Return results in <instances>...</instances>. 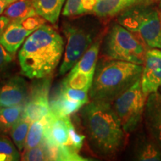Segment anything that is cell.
I'll list each match as a JSON object with an SVG mask.
<instances>
[{
    "instance_id": "6",
    "label": "cell",
    "mask_w": 161,
    "mask_h": 161,
    "mask_svg": "<svg viewBox=\"0 0 161 161\" xmlns=\"http://www.w3.org/2000/svg\"><path fill=\"white\" fill-rule=\"evenodd\" d=\"M146 99L139 79L114 102L113 108L126 134L135 131L140 126L144 116Z\"/></svg>"
},
{
    "instance_id": "27",
    "label": "cell",
    "mask_w": 161,
    "mask_h": 161,
    "mask_svg": "<svg viewBox=\"0 0 161 161\" xmlns=\"http://www.w3.org/2000/svg\"><path fill=\"white\" fill-rule=\"evenodd\" d=\"M14 55L0 43V78H3V75L9 69L13 62Z\"/></svg>"
},
{
    "instance_id": "10",
    "label": "cell",
    "mask_w": 161,
    "mask_h": 161,
    "mask_svg": "<svg viewBox=\"0 0 161 161\" xmlns=\"http://www.w3.org/2000/svg\"><path fill=\"white\" fill-rule=\"evenodd\" d=\"M46 118L44 142L52 146H65L72 148L70 145V130L73 124L70 119L68 116H56L51 111Z\"/></svg>"
},
{
    "instance_id": "29",
    "label": "cell",
    "mask_w": 161,
    "mask_h": 161,
    "mask_svg": "<svg viewBox=\"0 0 161 161\" xmlns=\"http://www.w3.org/2000/svg\"><path fill=\"white\" fill-rule=\"evenodd\" d=\"M81 0H67L62 14L64 17L77 16Z\"/></svg>"
},
{
    "instance_id": "18",
    "label": "cell",
    "mask_w": 161,
    "mask_h": 161,
    "mask_svg": "<svg viewBox=\"0 0 161 161\" xmlns=\"http://www.w3.org/2000/svg\"><path fill=\"white\" fill-rule=\"evenodd\" d=\"M83 103L69 99L59 92L56 98L50 102V111L58 116H69L82 108Z\"/></svg>"
},
{
    "instance_id": "26",
    "label": "cell",
    "mask_w": 161,
    "mask_h": 161,
    "mask_svg": "<svg viewBox=\"0 0 161 161\" xmlns=\"http://www.w3.org/2000/svg\"><path fill=\"white\" fill-rule=\"evenodd\" d=\"M59 92L69 99L80 102L84 104H87L90 101L89 93H88V91H85V90L73 89V88L61 86Z\"/></svg>"
},
{
    "instance_id": "28",
    "label": "cell",
    "mask_w": 161,
    "mask_h": 161,
    "mask_svg": "<svg viewBox=\"0 0 161 161\" xmlns=\"http://www.w3.org/2000/svg\"><path fill=\"white\" fill-rule=\"evenodd\" d=\"M85 137V136L82 135L77 131L74 125L72 126L71 130H70V145L72 148L79 152L83 146Z\"/></svg>"
},
{
    "instance_id": "13",
    "label": "cell",
    "mask_w": 161,
    "mask_h": 161,
    "mask_svg": "<svg viewBox=\"0 0 161 161\" xmlns=\"http://www.w3.org/2000/svg\"><path fill=\"white\" fill-rule=\"evenodd\" d=\"M33 31L24 27L21 23L20 19H11L5 31L0 36V43L10 53L15 55L26 38Z\"/></svg>"
},
{
    "instance_id": "9",
    "label": "cell",
    "mask_w": 161,
    "mask_h": 161,
    "mask_svg": "<svg viewBox=\"0 0 161 161\" xmlns=\"http://www.w3.org/2000/svg\"><path fill=\"white\" fill-rule=\"evenodd\" d=\"M141 87L147 97L161 87V49L147 50L140 78Z\"/></svg>"
},
{
    "instance_id": "16",
    "label": "cell",
    "mask_w": 161,
    "mask_h": 161,
    "mask_svg": "<svg viewBox=\"0 0 161 161\" xmlns=\"http://www.w3.org/2000/svg\"><path fill=\"white\" fill-rule=\"evenodd\" d=\"M66 1L67 0H32L37 14L52 24L57 23Z\"/></svg>"
},
{
    "instance_id": "22",
    "label": "cell",
    "mask_w": 161,
    "mask_h": 161,
    "mask_svg": "<svg viewBox=\"0 0 161 161\" xmlns=\"http://www.w3.org/2000/svg\"><path fill=\"white\" fill-rule=\"evenodd\" d=\"M31 124V122L30 121L22 117L10 130V134L14 143L19 152H22L25 148L26 138Z\"/></svg>"
},
{
    "instance_id": "17",
    "label": "cell",
    "mask_w": 161,
    "mask_h": 161,
    "mask_svg": "<svg viewBox=\"0 0 161 161\" xmlns=\"http://www.w3.org/2000/svg\"><path fill=\"white\" fill-rule=\"evenodd\" d=\"M100 46L99 40L92 43L72 69L83 72L84 73L95 74Z\"/></svg>"
},
{
    "instance_id": "20",
    "label": "cell",
    "mask_w": 161,
    "mask_h": 161,
    "mask_svg": "<svg viewBox=\"0 0 161 161\" xmlns=\"http://www.w3.org/2000/svg\"><path fill=\"white\" fill-rule=\"evenodd\" d=\"M93 78L94 74L84 73L83 72L71 69L69 75L64 80L62 86L89 92Z\"/></svg>"
},
{
    "instance_id": "1",
    "label": "cell",
    "mask_w": 161,
    "mask_h": 161,
    "mask_svg": "<svg viewBox=\"0 0 161 161\" xmlns=\"http://www.w3.org/2000/svg\"><path fill=\"white\" fill-rule=\"evenodd\" d=\"M80 115L94 154L110 157L122 148L126 133L111 103L92 100L83 106Z\"/></svg>"
},
{
    "instance_id": "2",
    "label": "cell",
    "mask_w": 161,
    "mask_h": 161,
    "mask_svg": "<svg viewBox=\"0 0 161 161\" xmlns=\"http://www.w3.org/2000/svg\"><path fill=\"white\" fill-rule=\"evenodd\" d=\"M64 52V40L52 26L43 24L26 38L18 54L22 73L30 79L49 77Z\"/></svg>"
},
{
    "instance_id": "33",
    "label": "cell",
    "mask_w": 161,
    "mask_h": 161,
    "mask_svg": "<svg viewBox=\"0 0 161 161\" xmlns=\"http://www.w3.org/2000/svg\"><path fill=\"white\" fill-rule=\"evenodd\" d=\"M160 90V92H161V87H160V90Z\"/></svg>"
},
{
    "instance_id": "23",
    "label": "cell",
    "mask_w": 161,
    "mask_h": 161,
    "mask_svg": "<svg viewBox=\"0 0 161 161\" xmlns=\"http://www.w3.org/2000/svg\"><path fill=\"white\" fill-rule=\"evenodd\" d=\"M46 123V118L35 121L31 122L30 125L27 138H26L25 146L24 150L29 149L38 146L42 142L44 137Z\"/></svg>"
},
{
    "instance_id": "14",
    "label": "cell",
    "mask_w": 161,
    "mask_h": 161,
    "mask_svg": "<svg viewBox=\"0 0 161 161\" xmlns=\"http://www.w3.org/2000/svg\"><path fill=\"white\" fill-rule=\"evenodd\" d=\"M148 0H96L91 13L99 17H110Z\"/></svg>"
},
{
    "instance_id": "5",
    "label": "cell",
    "mask_w": 161,
    "mask_h": 161,
    "mask_svg": "<svg viewBox=\"0 0 161 161\" xmlns=\"http://www.w3.org/2000/svg\"><path fill=\"white\" fill-rule=\"evenodd\" d=\"M137 36L120 24L111 26L102 43V53L108 59L143 65L147 50Z\"/></svg>"
},
{
    "instance_id": "30",
    "label": "cell",
    "mask_w": 161,
    "mask_h": 161,
    "mask_svg": "<svg viewBox=\"0 0 161 161\" xmlns=\"http://www.w3.org/2000/svg\"><path fill=\"white\" fill-rule=\"evenodd\" d=\"M11 21V19L9 17H8L7 16H0V36L2 35V34L3 33V31H5L6 27Z\"/></svg>"
},
{
    "instance_id": "15",
    "label": "cell",
    "mask_w": 161,
    "mask_h": 161,
    "mask_svg": "<svg viewBox=\"0 0 161 161\" xmlns=\"http://www.w3.org/2000/svg\"><path fill=\"white\" fill-rule=\"evenodd\" d=\"M134 160L139 161H161V148L148 134L139 136L133 152Z\"/></svg>"
},
{
    "instance_id": "34",
    "label": "cell",
    "mask_w": 161,
    "mask_h": 161,
    "mask_svg": "<svg viewBox=\"0 0 161 161\" xmlns=\"http://www.w3.org/2000/svg\"><path fill=\"white\" fill-rule=\"evenodd\" d=\"M0 134H1V131H0Z\"/></svg>"
},
{
    "instance_id": "24",
    "label": "cell",
    "mask_w": 161,
    "mask_h": 161,
    "mask_svg": "<svg viewBox=\"0 0 161 161\" xmlns=\"http://www.w3.org/2000/svg\"><path fill=\"white\" fill-rule=\"evenodd\" d=\"M20 159L19 152L13 142L6 136L0 135V161H18Z\"/></svg>"
},
{
    "instance_id": "12",
    "label": "cell",
    "mask_w": 161,
    "mask_h": 161,
    "mask_svg": "<svg viewBox=\"0 0 161 161\" xmlns=\"http://www.w3.org/2000/svg\"><path fill=\"white\" fill-rule=\"evenodd\" d=\"M147 134L161 148V92L148 96L144 111Z\"/></svg>"
},
{
    "instance_id": "7",
    "label": "cell",
    "mask_w": 161,
    "mask_h": 161,
    "mask_svg": "<svg viewBox=\"0 0 161 161\" xmlns=\"http://www.w3.org/2000/svg\"><path fill=\"white\" fill-rule=\"evenodd\" d=\"M66 39L63 61L59 69L60 75H64L72 69L90 48L93 41V35L87 29L70 23L62 27Z\"/></svg>"
},
{
    "instance_id": "31",
    "label": "cell",
    "mask_w": 161,
    "mask_h": 161,
    "mask_svg": "<svg viewBox=\"0 0 161 161\" xmlns=\"http://www.w3.org/2000/svg\"><path fill=\"white\" fill-rule=\"evenodd\" d=\"M15 1L17 0H0V15L4 14L7 8Z\"/></svg>"
},
{
    "instance_id": "19",
    "label": "cell",
    "mask_w": 161,
    "mask_h": 161,
    "mask_svg": "<svg viewBox=\"0 0 161 161\" xmlns=\"http://www.w3.org/2000/svg\"><path fill=\"white\" fill-rule=\"evenodd\" d=\"M24 106L0 107V131L10 132L13 126L23 117Z\"/></svg>"
},
{
    "instance_id": "32",
    "label": "cell",
    "mask_w": 161,
    "mask_h": 161,
    "mask_svg": "<svg viewBox=\"0 0 161 161\" xmlns=\"http://www.w3.org/2000/svg\"><path fill=\"white\" fill-rule=\"evenodd\" d=\"M160 23H161V14H160Z\"/></svg>"
},
{
    "instance_id": "21",
    "label": "cell",
    "mask_w": 161,
    "mask_h": 161,
    "mask_svg": "<svg viewBox=\"0 0 161 161\" xmlns=\"http://www.w3.org/2000/svg\"><path fill=\"white\" fill-rule=\"evenodd\" d=\"M37 14L32 0H17L11 4L4 12V15L11 19H23Z\"/></svg>"
},
{
    "instance_id": "8",
    "label": "cell",
    "mask_w": 161,
    "mask_h": 161,
    "mask_svg": "<svg viewBox=\"0 0 161 161\" xmlns=\"http://www.w3.org/2000/svg\"><path fill=\"white\" fill-rule=\"evenodd\" d=\"M36 80L29 89L23 114V117L31 122L42 119L50 113L49 96L51 79L46 77Z\"/></svg>"
},
{
    "instance_id": "4",
    "label": "cell",
    "mask_w": 161,
    "mask_h": 161,
    "mask_svg": "<svg viewBox=\"0 0 161 161\" xmlns=\"http://www.w3.org/2000/svg\"><path fill=\"white\" fill-rule=\"evenodd\" d=\"M137 5L125 10L118 19L119 24L140 38L149 49H161V23L158 11Z\"/></svg>"
},
{
    "instance_id": "3",
    "label": "cell",
    "mask_w": 161,
    "mask_h": 161,
    "mask_svg": "<svg viewBox=\"0 0 161 161\" xmlns=\"http://www.w3.org/2000/svg\"><path fill=\"white\" fill-rule=\"evenodd\" d=\"M142 65L107 59L96 66L93 81L89 91L92 100L113 102L140 79Z\"/></svg>"
},
{
    "instance_id": "11",
    "label": "cell",
    "mask_w": 161,
    "mask_h": 161,
    "mask_svg": "<svg viewBox=\"0 0 161 161\" xmlns=\"http://www.w3.org/2000/svg\"><path fill=\"white\" fill-rule=\"evenodd\" d=\"M28 93L25 79L19 75L11 76L0 84V107L24 106Z\"/></svg>"
},
{
    "instance_id": "25",
    "label": "cell",
    "mask_w": 161,
    "mask_h": 161,
    "mask_svg": "<svg viewBox=\"0 0 161 161\" xmlns=\"http://www.w3.org/2000/svg\"><path fill=\"white\" fill-rule=\"evenodd\" d=\"M21 159L22 160L25 161L49 160L47 149H46V147L43 141L40 145L34 147V148L24 150Z\"/></svg>"
}]
</instances>
